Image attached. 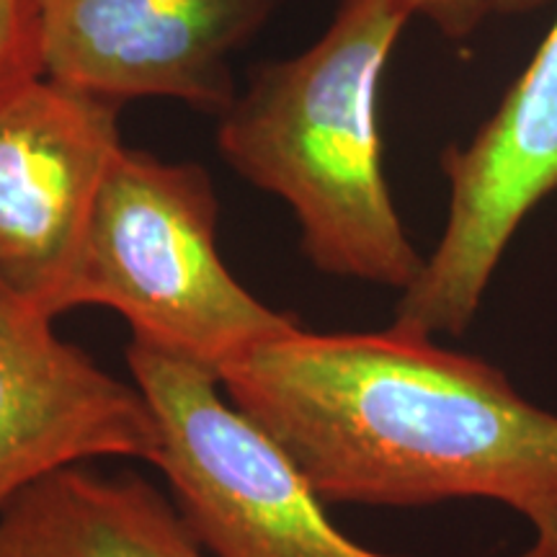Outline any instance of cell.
I'll return each mask as SVG.
<instances>
[{
	"instance_id": "cell-7",
	"label": "cell",
	"mask_w": 557,
	"mask_h": 557,
	"mask_svg": "<svg viewBox=\"0 0 557 557\" xmlns=\"http://www.w3.org/2000/svg\"><path fill=\"white\" fill-rule=\"evenodd\" d=\"M278 0H37L45 78L111 103L171 99L222 114L230 60Z\"/></svg>"
},
{
	"instance_id": "cell-9",
	"label": "cell",
	"mask_w": 557,
	"mask_h": 557,
	"mask_svg": "<svg viewBox=\"0 0 557 557\" xmlns=\"http://www.w3.org/2000/svg\"><path fill=\"white\" fill-rule=\"evenodd\" d=\"M0 557H212L169 493L135 472L75 465L0 511Z\"/></svg>"
},
{
	"instance_id": "cell-3",
	"label": "cell",
	"mask_w": 557,
	"mask_h": 557,
	"mask_svg": "<svg viewBox=\"0 0 557 557\" xmlns=\"http://www.w3.org/2000/svg\"><path fill=\"white\" fill-rule=\"evenodd\" d=\"M218 220V194L201 165L122 148L90 214L67 312H120L132 341L220 377L299 323L230 274Z\"/></svg>"
},
{
	"instance_id": "cell-1",
	"label": "cell",
	"mask_w": 557,
	"mask_h": 557,
	"mask_svg": "<svg viewBox=\"0 0 557 557\" xmlns=\"http://www.w3.org/2000/svg\"><path fill=\"white\" fill-rule=\"evenodd\" d=\"M220 380L329 506L493 500L529 524L557 511V413L434 336L297 325Z\"/></svg>"
},
{
	"instance_id": "cell-2",
	"label": "cell",
	"mask_w": 557,
	"mask_h": 557,
	"mask_svg": "<svg viewBox=\"0 0 557 557\" xmlns=\"http://www.w3.org/2000/svg\"><path fill=\"white\" fill-rule=\"evenodd\" d=\"M413 16L406 0H341L308 50L250 73L218 127L230 169L292 209L312 267L398 292L426 259L389 194L377 94Z\"/></svg>"
},
{
	"instance_id": "cell-13",
	"label": "cell",
	"mask_w": 557,
	"mask_h": 557,
	"mask_svg": "<svg viewBox=\"0 0 557 557\" xmlns=\"http://www.w3.org/2000/svg\"><path fill=\"white\" fill-rule=\"evenodd\" d=\"M542 3H545V0H487L491 9L504 11V13H524V11L540 9Z\"/></svg>"
},
{
	"instance_id": "cell-11",
	"label": "cell",
	"mask_w": 557,
	"mask_h": 557,
	"mask_svg": "<svg viewBox=\"0 0 557 557\" xmlns=\"http://www.w3.org/2000/svg\"><path fill=\"white\" fill-rule=\"evenodd\" d=\"M416 16L434 24L444 37L465 39L491 11L487 0H406Z\"/></svg>"
},
{
	"instance_id": "cell-6",
	"label": "cell",
	"mask_w": 557,
	"mask_h": 557,
	"mask_svg": "<svg viewBox=\"0 0 557 557\" xmlns=\"http://www.w3.org/2000/svg\"><path fill=\"white\" fill-rule=\"evenodd\" d=\"M122 148L120 103L47 78L0 103V282L54 320Z\"/></svg>"
},
{
	"instance_id": "cell-12",
	"label": "cell",
	"mask_w": 557,
	"mask_h": 557,
	"mask_svg": "<svg viewBox=\"0 0 557 557\" xmlns=\"http://www.w3.org/2000/svg\"><path fill=\"white\" fill-rule=\"evenodd\" d=\"M519 557H557V511L532 521V542Z\"/></svg>"
},
{
	"instance_id": "cell-8",
	"label": "cell",
	"mask_w": 557,
	"mask_h": 557,
	"mask_svg": "<svg viewBox=\"0 0 557 557\" xmlns=\"http://www.w3.org/2000/svg\"><path fill=\"white\" fill-rule=\"evenodd\" d=\"M156 455L143 389L60 338L54 318L0 282V511L52 472L96 459L152 468Z\"/></svg>"
},
{
	"instance_id": "cell-5",
	"label": "cell",
	"mask_w": 557,
	"mask_h": 557,
	"mask_svg": "<svg viewBox=\"0 0 557 557\" xmlns=\"http://www.w3.org/2000/svg\"><path fill=\"white\" fill-rule=\"evenodd\" d=\"M449 207L442 238L400 292L393 325L465 336L498 263L529 214L557 191V18L491 120L444 156Z\"/></svg>"
},
{
	"instance_id": "cell-4",
	"label": "cell",
	"mask_w": 557,
	"mask_h": 557,
	"mask_svg": "<svg viewBox=\"0 0 557 557\" xmlns=\"http://www.w3.org/2000/svg\"><path fill=\"white\" fill-rule=\"evenodd\" d=\"M129 377L158 429L152 468L212 557H408L359 545L333 524L325 500L205 367L127 346Z\"/></svg>"
},
{
	"instance_id": "cell-10",
	"label": "cell",
	"mask_w": 557,
	"mask_h": 557,
	"mask_svg": "<svg viewBox=\"0 0 557 557\" xmlns=\"http://www.w3.org/2000/svg\"><path fill=\"white\" fill-rule=\"evenodd\" d=\"M45 78L37 0H0V103Z\"/></svg>"
}]
</instances>
